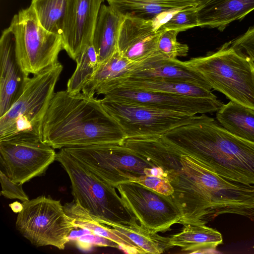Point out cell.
Masks as SVG:
<instances>
[{"label": "cell", "instance_id": "obj_3", "mask_svg": "<svg viewBox=\"0 0 254 254\" xmlns=\"http://www.w3.org/2000/svg\"><path fill=\"white\" fill-rule=\"evenodd\" d=\"M43 141L54 149L96 144H124L123 129L101 100L66 90L55 93L43 120Z\"/></svg>", "mask_w": 254, "mask_h": 254}, {"label": "cell", "instance_id": "obj_27", "mask_svg": "<svg viewBox=\"0 0 254 254\" xmlns=\"http://www.w3.org/2000/svg\"><path fill=\"white\" fill-rule=\"evenodd\" d=\"M67 0H32L40 25L47 31L62 36Z\"/></svg>", "mask_w": 254, "mask_h": 254}, {"label": "cell", "instance_id": "obj_14", "mask_svg": "<svg viewBox=\"0 0 254 254\" xmlns=\"http://www.w3.org/2000/svg\"><path fill=\"white\" fill-rule=\"evenodd\" d=\"M104 0H67L62 37L63 49L70 58L92 43L102 3Z\"/></svg>", "mask_w": 254, "mask_h": 254}, {"label": "cell", "instance_id": "obj_11", "mask_svg": "<svg viewBox=\"0 0 254 254\" xmlns=\"http://www.w3.org/2000/svg\"><path fill=\"white\" fill-rule=\"evenodd\" d=\"M100 100L105 110L121 126L127 139L161 136L190 122L195 116L157 110L105 97Z\"/></svg>", "mask_w": 254, "mask_h": 254}, {"label": "cell", "instance_id": "obj_30", "mask_svg": "<svg viewBox=\"0 0 254 254\" xmlns=\"http://www.w3.org/2000/svg\"><path fill=\"white\" fill-rule=\"evenodd\" d=\"M197 7L188 8L177 11L161 28L166 30H173L180 32L199 26Z\"/></svg>", "mask_w": 254, "mask_h": 254}, {"label": "cell", "instance_id": "obj_20", "mask_svg": "<svg viewBox=\"0 0 254 254\" xmlns=\"http://www.w3.org/2000/svg\"><path fill=\"white\" fill-rule=\"evenodd\" d=\"M115 87L160 92L195 97H217L211 90L182 81L130 77L123 78L116 81L104 90L101 95Z\"/></svg>", "mask_w": 254, "mask_h": 254}, {"label": "cell", "instance_id": "obj_13", "mask_svg": "<svg viewBox=\"0 0 254 254\" xmlns=\"http://www.w3.org/2000/svg\"><path fill=\"white\" fill-rule=\"evenodd\" d=\"M103 95L114 100L191 115L217 112L223 105L217 97H195L120 87L111 89Z\"/></svg>", "mask_w": 254, "mask_h": 254}, {"label": "cell", "instance_id": "obj_29", "mask_svg": "<svg viewBox=\"0 0 254 254\" xmlns=\"http://www.w3.org/2000/svg\"><path fill=\"white\" fill-rule=\"evenodd\" d=\"M179 33L176 30H164L158 42L157 52L159 54L168 59H177V57H185L188 55V46L177 41Z\"/></svg>", "mask_w": 254, "mask_h": 254}, {"label": "cell", "instance_id": "obj_5", "mask_svg": "<svg viewBox=\"0 0 254 254\" xmlns=\"http://www.w3.org/2000/svg\"><path fill=\"white\" fill-rule=\"evenodd\" d=\"M63 69V66L58 62L26 78L18 97L0 117V140L20 133L42 136L43 120Z\"/></svg>", "mask_w": 254, "mask_h": 254}, {"label": "cell", "instance_id": "obj_28", "mask_svg": "<svg viewBox=\"0 0 254 254\" xmlns=\"http://www.w3.org/2000/svg\"><path fill=\"white\" fill-rule=\"evenodd\" d=\"M75 61L76 67L67 83L66 90L71 94L80 93L98 68V56L92 43L82 51Z\"/></svg>", "mask_w": 254, "mask_h": 254}, {"label": "cell", "instance_id": "obj_35", "mask_svg": "<svg viewBox=\"0 0 254 254\" xmlns=\"http://www.w3.org/2000/svg\"><path fill=\"white\" fill-rule=\"evenodd\" d=\"M210 0H197L198 2L199 3V6L205 4L206 3L208 2Z\"/></svg>", "mask_w": 254, "mask_h": 254}, {"label": "cell", "instance_id": "obj_22", "mask_svg": "<svg viewBox=\"0 0 254 254\" xmlns=\"http://www.w3.org/2000/svg\"><path fill=\"white\" fill-rule=\"evenodd\" d=\"M109 5L123 15L152 20L163 13L197 7V0H107Z\"/></svg>", "mask_w": 254, "mask_h": 254}, {"label": "cell", "instance_id": "obj_12", "mask_svg": "<svg viewBox=\"0 0 254 254\" xmlns=\"http://www.w3.org/2000/svg\"><path fill=\"white\" fill-rule=\"evenodd\" d=\"M116 188L126 209L151 232H165L173 225L181 224L180 211L170 196L133 182L120 184Z\"/></svg>", "mask_w": 254, "mask_h": 254}, {"label": "cell", "instance_id": "obj_36", "mask_svg": "<svg viewBox=\"0 0 254 254\" xmlns=\"http://www.w3.org/2000/svg\"><path fill=\"white\" fill-rule=\"evenodd\" d=\"M252 62L254 68V60H252Z\"/></svg>", "mask_w": 254, "mask_h": 254}, {"label": "cell", "instance_id": "obj_26", "mask_svg": "<svg viewBox=\"0 0 254 254\" xmlns=\"http://www.w3.org/2000/svg\"><path fill=\"white\" fill-rule=\"evenodd\" d=\"M119 234L123 235L138 246L145 254H160L172 248L169 237L151 232L141 225L135 216L127 224L108 223Z\"/></svg>", "mask_w": 254, "mask_h": 254}, {"label": "cell", "instance_id": "obj_19", "mask_svg": "<svg viewBox=\"0 0 254 254\" xmlns=\"http://www.w3.org/2000/svg\"><path fill=\"white\" fill-rule=\"evenodd\" d=\"M124 15L111 6L102 4L94 30L92 43L98 56L99 64L118 50L119 30Z\"/></svg>", "mask_w": 254, "mask_h": 254}, {"label": "cell", "instance_id": "obj_4", "mask_svg": "<svg viewBox=\"0 0 254 254\" xmlns=\"http://www.w3.org/2000/svg\"><path fill=\"white\" fill-rule=\"evenodd\" d=\"M185 62L199 73L211 88L231 101L254 110L252 60L234 49L230 41L215 52Z\"/></svg>", "mask_w": 254, "mask_h": 254}, {"label": "cell", "instance_id": "obj_18", "mask_svg": "<svg viewBox=\"0 0 254 254\" xmlns=\"http://www.w3.org/2000/svg\"><path fill=\"white\" fill-rule=\"evenodd\" d=\"M254 10V0H210L197 7L199 27L223 31Z\"/></svg>", "mask_w": 254, "mask_h": 254}, {"label": "cell", "instance_id": "obj_7", "mask_svg": "<svg viewBox=\"0 0 254 254\" xmlns=\"http://www.w3.org/2000/svg\"><path fill=\"white\" fill-rule=\"evenodd\" d=\"M15 222L17 231L34 246L64 250L75 228L60 200L44 195L23 202Z\"/></svg>", "mask_w": 254, "mask_h": 254}, {"label": "cell", "instance_id": "obj_2", "mask_svg": "<svg viewBox=\"0 0 254 254\" xmlns=\"http://www.w3.org/2000/svg\"><path fill=\"white\" fill-rule=\"evenodd\" d=\"M161 137L221 177L254 186V143L232 134L205 114L194 116Z\"/></svg>", "mask_w": 254, "mask_h": 254}, {"label": "cell", "instance_id": "obj_9", "mask_svg": "<svg viewBox=\"0 0 254 254\" xmlns=\"http://www.w3.org/2000/svg\"><path fill=\"white\" fill-rule=\"evenodd\" d=\"M113 187L132 182L153 167L125 144H103L64 148Z\"/></svg>", "mask_w": 254, "mask_h": 254}, {"label": "cell", "instance_id": "obj_31", "mask_svg": "<svg viewBox=\"0 0 254 254\" xmlns=\"http://www.w3.org/2000/svg\"><path fill=\"white\" fill-rule=\"evenodd\" d=\"M132 182L166 196H171L174 192L173 188L169 180L164 176L142 175L135 178Z\"/></svg>", "mask_w": 254, "mask_h": 254}, {"label": "cell", "instance_id": "obj_17", "mask_svg": "<svg viewBox=\"0 0 254 254\" xmlns=\"http://www.w3.org/2000/svg\"><path fill=\"white\" fill-rule=\"evenodd\" d=\"M127 77L179 80L193 84L207 90L212 89L203 77L185 62L177 59L166 58L159 54L139 63L131 74L126 78Z\"/></svg>", "mask_w": 254, "mask_h": 254}, {"label": "cell", "instance_id": "obj_1", "mask_svg": "<svg viewBox=\"0 0 254 254\" xmlns=\"http://www.w3.org/2000/svg\"><path fill=\"white\" fill-rule=\"evenodd\" d=\"M136 152L161 168L174 189L170 196L180 211L181 224L206 225L234 214L254 221V186L228 180L197 159L180 153L161 137L140 140Z\"/></svg>", "mask_w": 254, "mask_h": 254}, {"label": "cell", "instance_id": "obj_32", "mask_svg": "<svg viewBox=\"0 0 254 254\" xmlns=\"http://www.w3.org/2000/svg\"><path fill=\"white\" fill-rule=\"evenodd\" d=\"M1 195L11 199H17L22 202L29 200V197L23 190L22 184L13 182L1 170H0Z\"/></svg>", "mask_w": 254, "mask_h": 254}, {"label": "cell", "instance_id": "obj_34", "mask_svg": "<svg viewBox=\"0 0 254 254\" xmlns=\"http://www.w3.org/2000/svg\"><path fill=\"white\" fill-rule=\"evenodd\" d=\"M9 206L14 212L19 213L23 208V204L18 201H15L10 204Z\"/></svg>", "mask_w": 254, "mask_h": 254}, {"label": "cell", "instance_id": "obj_21", "mask_svg": "<svg viewBox=\"0 0 254 254\" xmlns=\"http://www.w3.org/2000/svg\"><path fill=\"white\" fill-rule=\"evenodd\" d=\"M64 208L73 220L75 228L88 230L95 236L109 239L127 253L143 254L142 251L127 237L117 233L112 227L101 222L74 201L65 203Z\"/></svg>", "mask_w": 254, "mask_h": 254}, {"label": "cell", "instance_id": "obj_24", "mask_svg": "<svg viewBox=\"0 0 254 254\" xmlns=\"http://www.w3.org/2000/svg\"><path fill=\"white\" fill-rule=\"evenodd\" d=\"M138 64L129 61L118 50L107 60L99 64L81 92L90 96L99 95L115 82L128 77Z\"/></svg>", "mask_w": 254, "mask_h": 254}, {"label": "cell", "instance_id": "obj_15", "mask_svg": "<svg viewBox=\"0 0 254 254\" xmlns=\"http://www.w3.org/2000/svg\"><path fill=\"white\" fill-rule=\"evenodd\" d=\"M164 30L162 28L157 30L152 20L124 15L118 50L129 61L142 63L158 54V42Z\"/></svg>", "mask_w": 254, "mask_h": 254}, {"label": "cell", "instance_id": "obj_8", "mask_svg": "<svg viewBox=\"0 0 254 254\" xmlns=\"http://www.w3.org/2000/svg\"><path fill=\"white\" fill-rule=\"evenodd\" d=\"M10 25L16 38L18 63L26 76L38 74L58 62L63 50L62 36L45 30L30 5L14 15Z\"/></svg>", "mask_w": 254, "mask_h": 254}, {"label": "cell", "instance_id": "obj_6", "mask_svg": "<svg viewBox=\"0 0 254 254\" xmlns=\"http://www.w3.org/2000/svg\"><path fill=\"white\" fill-rule=\"evenodd\" d=\"M56 160L68 175L74 202L101 222L127 224L133 216L125 207L115 188L69 154L64 148Z\"/></svg>", "mask_w": 254, "mask_h": 254}, {"label": "cell", "instance_id": "obj_10", "mask_svg": "<svg viewBox=\"0 0 254 254\" xmlns=\"http://www.w3.org/2000/svg\"><path fill=\"white\" fill-rule=\"evenodd\" d=\"M54 149L43 141L42 136L31 133L0 140L2 171L13 182L22 185L45 174L56 160Z\"/></svg>", "mask_w": 254, "mask_h": 254}, {"label": "cell", "instance_id": "obj_16", "mask_svg": "<svg viewBox=\"0 0 254 254\" xmlns=\"http://www.w3.org/2000/svg\"><path fill=\"white\" fill-rule=\"evenodd\" d=\"M0 117L10 108L21 93L26 76L16 54V38L12 27L4 30L0 39Z\"/></svg>", "mask_w": 254, "mask_h": 254}, {"label": "cell", "instance_id": "obj_33", "mask_svg": "<svg viewBox=\"0 0 254 254\" xmlns=\"http://www.w3.org/2000/svg\"><path fill=\"white\" fill-rule=\"evenodd\" d=\"M230 42L234 49L251 60H254V26Z\"/></svg>", "mask_w": 254, "mask_h": 254}, {"label": "cell", "instance_id": "obj_25", "mask_svg": "<svg viewBox=\"0 0 254 254\" xmlns=\"http://www.w3.org/2000/svg\"><path fill=\"white\" fill-rule=\"evenodd\" d=\"M216 119L228 131L254 143V110L230 101L217 111Z\"/></svg>", "mask_w": 254, "mask_h": 254}, {"label": "cell", "instance_id": "obj_23", "mask_svg": "<svg viewBox=\"0 0 254 254\" xmlns=\"http://www.w3.org/2000/svg\"><path fill=\"white\" fill-rule=\"evenodd\" d=\"M181 231L170 236L172 248H180L182 252L200 254L214 251L223 243L222 234L206 225L185 224Z\"/></svg>", "mask_w": 254, "mask_h": 254}]
</instances>
